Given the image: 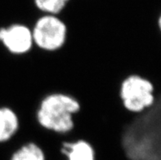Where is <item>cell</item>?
<instances>
[{"label":"cell","instance_id":"obj_1","mask_svg":"<svg viewBox=\"0 0 161 160\" xmlns=\"http://www.w3.org/2000/svg\"><path fill=\"white\" fill-rule=\"evenodd\" d=\"M78 100L69 94L53 92L46 95L39 102L35 119L45 131L66 136L75 128L74 117L80 111Z\"/></svg>","mask_w":161,"mask_h":160},{"label":"cell","instance_id":"obj_10","mask_svg":"<svg viewBox=\"0 0 161 160\" xmlns=\"http://www.w3.org/2000/svg\"><path fill=\"white\" fill-rule=\"evenodd\" d=\"M41 130V129H40ZM40 130H39V131H40ZM39 132H38V133H39ZM38 133H37V134H38ZM36 136H37V135H36ZM35 138H34V140H35ZM34 140H33V141H34ZM33 141H31V142H33ZM10 143H12V141H11V142H10ZM12 145H13V144H12ZM13 146H14V145H13ZM13 147H14V149H15V150H16V146H13ZM17 148H18V147H17Z\"/></svg>","mask_w":161,"mask_h":160},{"label":"cell","instance_id":"obj_7","mask_svg":"<svg viewBox=\"0 0 161 160\" xmlns=\"http://www.w3.org/2000/svg\"><path fill=\"white\" fill-rule=\"evenodd\" d=\"M44 150L35 142H27L12 151L9 160H46Z\"/></svg>","mask_w":161,"mask_h":160},{"label":"cell","instance_id":"obj_6","mask_svg":"<svg viewBox=\"0 0 161 160\" xmlns=\"http://www.w3.org/2000/svg\"><path fill=\"white\" fill-rule=\"evenodd\" d=\"M20 128L17 113L8 106H0V144L12 141Z\"/></svg>","mask_w":161,"mask_h":160},{"label":"cell","instance_id":"obj_8","mask_svg":"<svg viewBox=\"0 0 161 160\" xmlns=\"http://www.w3.org/2000/svg\"><path fill=\"white\" fill-rule=\"evenodd\" d=\"M69 0H34L36 8L43 14L58 16L65 10Z\"/></svg>","mask_w":161,"mask_h":160},{"label":"cell","instance_id":"obj_9","mask_svg":"<svg viewBox=\"0 0 161 160\" xmlns=\"http://www.w3.org/2000/svg\"><path fill=\"white\" fill-rule=\"evenodd\" d=\"M158 26H159V30H160V32H161V14H160V16H159V19H158Z\"/></svg>","mask_w":161,"mask_h":160},{"label":"cell","instance_id":"obj_4","mask_svg":"<svg viewBox=\"0 0 161 160\" xmlns=\"http://www.w3.org/2000/svg\"><path fill=\"white\" fill-rule=\"evenodd\" d=\"M0 44L12 56H24L35 47L32 31L28 25L15 22L0 27Z\"/></svg>","mask_w":161,"mask_h":160},{"label":"cell","instance_id":"obj_2","mask_svg":"<svg viewBox=\"0 0 161 160\" xmlns=\"http://www.w3.org/2000/svg\"><path fill=\"white\" fill-rule=\"evenodd\" d=\"M35 47L44 52H56L65 46L68 28L63 19L56 15L43 14L31 26Z\"/></svg>","mask_w":161,"mask_h":160},{"label":"cell","instance_id":"obj_3","mask_svg":"<svg viewBox=\"0 0 161 160\" xmlns=\"http://www.w3.org/2000/svg\"><path fill=\"white\" fill-rule=\"evenodd\" d=\"M154 86L148 79L131 74L120 83L119 97L123 107L129 113L137 114L154 104Z\"/></svg>","mask_w":161,"mask_h":160},{"label":"cell","instance_id":"obj_5","mask_svg":"<svg viewBox=\"0 0 161 160\" xmlns=\"http://www.w3.org/2000/svg\"><path fill=\"white\" fill-rule=\"evenodd\" d=\"M59 152L66 160H97L93 146L84 139L65 140L62 136Z\"/></svg>","mask_w":161,"mask_h":160}]
</instances>
